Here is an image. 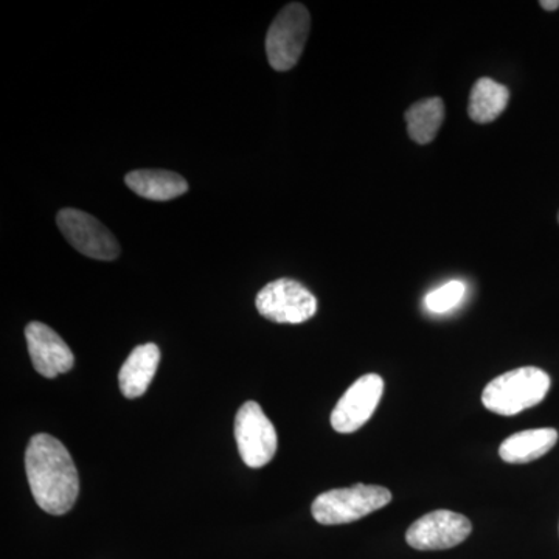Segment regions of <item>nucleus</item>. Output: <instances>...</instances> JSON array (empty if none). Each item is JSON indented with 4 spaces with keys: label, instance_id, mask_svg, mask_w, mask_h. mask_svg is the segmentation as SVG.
I'll use <instances>...</instances> for the list:
<instances>
[{
    "label": "nucleus",
    "instance_id": "obj_10",
    "mask_svg": "<svg viewBox=\"0 0 559 559\" xmlns=\"http://www.w3.org/2000/svg\"><path fill=\"white\" fill-rule=\"evenodd\" d=\"M25 340H27L33 367L44 378L53 380L72 370L75 362L72 349L62 341L60 334L46 323H28L25 329Z\"/></svg>",
    "mask_w": 559,
    "mask_h": 559
},
{
    "label": "nucleus",
    "instance_id": "obj_13",
    "mask_svg": "<svg viewBox=\"0 0 559 559\" xmlns=\"http://www.w3.org/2000/svg\"><path fill=\"white\" fill-rule=\"evenodd\" d=\"M124 180L135 194L151 201L175 200L189 190L187 180L173 171L135 170L128 173Z\"/></svg>",
    "mask_w": 559,
    "mask_h": 559
},
{
    "label": "nucleus",
    "instance_id": "obj_12",
    "mask_svg": "<svg viewBox=\"0 0 559 559\" xmlns=\"http://www.w3.org/2000/svg\"><path fill=\"white\" fill-rule=\"evenodd\" d=\"M558 430L551 428L527 429L513 433L502 441L499 455L511 465H524L546 455L557 444Z\"/></svg>",
    "mask_w": 559,
    "mask_h": 559
},
{
    "label": "nucleus",
    "instance_id": "obj_16",
    "mask_svg": "<svg viewBox=\"0 0 559 559\" xmlns=\"http://www.w3.org/2000/svg\"><path fill=\"white\" fill-rule=\"evenodd\" d=\"M466 285L460 280H451L447 285L433 289L425 297L426 310L432 314H447L465 299Z\"/></svg>",
    "mask_w": 559,
    "mask_h": 559
},
{
    "label": "nucleus",
    "instance_id": "obj_1",
    "mask_svg": "<svg viewBox=\"0 0 559 559\" xmlns=\"http://www.w3.org/2000/svg\"><path fill=\"white\" fill-rule=\"evenodd\" d=\"M25 471L39 509L53 516L69 513L80 492V477L64 444L49 433L33 437L25 451Z\"/></svg>",
    "mask_w": 559,
    "mask_h": 559
},
{
    "label": "nucleus",
    "instance_id": "obj_8",
    "mask_svg": "<svg viewBox=\"0 0 559 559\" xmlns=\"http://www.w3.org/2000/svg\"><path fill=\"white\" fill-rule=\"evenodd\" d=\"M473 532L468 518L450 510H436L411 525L407 544L417 550H447L460 546Z\"/></svg>",
    "mask_w": 559,
    "mask_h": 559
},
{
    "label": "nucleus",
    "instance_id": "obj_5",
    "mask_svg": "<svg viewBox=\"0 0 559 559\" xmlns=\"http://www.w3.org/2000/svg\"><path fill=\"white\" fill-rule=\"evenodd\" d=\"M235 440L242 462L249 468H263L277 452V430L260 404L248 401L235 417Z\"/></svg>",
    "mask_w": 559,
    "mask_h": 559
},
{
    "label": "nucleus",
    "instance_id": "obj_14",
    "mask_svg": "<svg viewBox=\"0 0 559 559\" xmlns=\"http://www.w3.org/2000/svg\"><path fill=\"white\" fill-rule=\"evenodd\" d=\"M510 91L491 79L476 81L469 95L468 114L476 123H491L507 109Z\"/></svg>",
    "mask_w": 559,
    "mask_h": 559
},
{
    "label": "nucleus",
    "instance_id": "obj_6",
    "mask_svg": "<svg viewBox=\"0 0 559 559\" xmlns=\"http://www.w3.org/2000/svg\"><path fill=\"white\" fill-rule=\"evenodd\" d=\"M260 314L277 323H304L318 312V299L310 289L290 278L267 283L255 300Z\"/></svg>",
    "mask_w": 559,
    "mask_h": 559
},
{
    "label": "nucleus",
    "instance_id": "obj_9",
    "mask_svg": "<svg viewBox=\"0 0 559 559\" xmlns=\"http://www.w3.org/2000/svg\"><path fill=\"white\" fill-rule=\"evenodd\" d=\"M384 392V380L377 373L364 374L342 395L331 414L336 432L353 433L362 428L377 411Z\"/></svg>",
    "mask_w": 559,
    "mask_h": 559
},
{
    "label": "nucleus",
    "instance_id": "obj_4",
    "mask_svg": "<svg viewBox=\"0 0 559 559\" xmlns=\"http://www.w3.org/2000/svg\"><path fill=\"white\" fill-rule=\"evenodd\" d=\"M310 28V11L301 3H289L280 11L266 35V53L272 69L286 72L299 62Z\"/></svg>",
    "mask_w": 559,
    "mask_h": 559
},
{
    "label": "nucleus",
    "instance_id": "obj_2",
    "mask_svg": "<svg viewBox=\"0 0 559 559\" xmlns=\"http://www.w3.org/2000/svg\"><path fill=\"white\" fill-rule=\"evenodd\" d=\"M550 377L538 367H521L489 381L481 403L492 414L513 417L538 406L550 390Z\"/></svg>",
    "mask_w": 559,
    "mask_h": 559
},
{
    "label": "nucleus",
    "instance_id": "obj_3",
    "mask_svg": "<svg viewBox=\"0 0 559 559\" xmlns=\"http://www.w3.org/2000/svg\"><path fill=\"white\" fill-rule=\"evenodd\" d=\"M392 500V492L380 485H353L349 488L330 489L312 502V518L322 525L349 524L384 509Z\"/></svg>",
    "mask_w": 559,
    "mask_h": 559
},
{
    "label": "nucleus",
    "instance_id": "obj_17",
    "mask_svg": "<svg viewBox=\"0 0 559 559\" xmlns=\"http://www.w3.org/2000/svg\"><path fill=\"white\" fill-rule=\"evenodd\" d=\"M540 7L547 11H555L559 9V0H543Z\"/></svg>",
    "mask_w": 559,
    "mask_h": 559
},
{
    "label": "nucleus",
    "instance_id": "obj_11",
    "mask_svg": "<svg viewBox=\"0 0 559 559\" xmlns=\"http://www.w3.org/2000/svg\"><path fill=\"white\" fill-rule=\"evenodd\" d=\"M160 362V349L156 344H143L132 349L119 373L121 393L135 400L148 390Z\"/></svg>",
    "mask_w": 559,
    "mask_h": 559
},
{
    "label": "nucleus",
    "instance_id": "obj_18",
    "mask_svg": "<svg viewBox=\"0 0 559 559\" xmlns=\"http://www.w3.org/2000/svg\"><path fill=\"white\" fill-rule=\"evenodd\" d=\"M558 221H559V215H558Z\"/></svg>",
    "mask_w": 559,
    "mask_h": 559
},
{
    "label": "nucleus",
    "instance_id": "obj_15",
    "mask_svg": "<svg viewBox=\"0 0 559 559\" xmlns=\"http://www.w3.org/2000/svg\"><path fill=\"white\" fill-rule=\"evenodd\" d=\"M443 120L444 103L439 97L415 103L406 112L407 131L419 145H426L437 138Z\"/></svg>",
    "mask_w": 559,
    "mask_h": 559
},
{
    "label": "nucleus",
    "instance_id": "obj_7",
    "mask_svg": "<svg viewBox=\"0 0 559 559\" xmlns=\"http://www.w3.org/2000/svg\"><path fill=\"white\" fill-rule=\"evenodd\" d=\"M58 226L72 248L90 259L109 261L120 255V245L112 234L90 213L64 209L58 213Z\"/></svg>",
    "mask_w": 559,
    "mask_h": 559
}]
</instances>
